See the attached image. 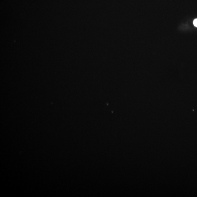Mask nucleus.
I'll list each match as a JSON object with an SVG mask.
<instances>
[{
	"label": "nucleus",
	"instance_id": "nucleus-1",
	"mask_svg": "<svg viewBox=\"0 0 197 197\" xmlns=\"http://www.w3.org/2000/svg\"><path fill=\"white\" fill-rule=\"evenodd\" d=\"M193 24L195 27L197 28V18L193 20Z\"/></svg>",
	"mask_w": 197,
	"mask_h": 197
}]
</instances>
